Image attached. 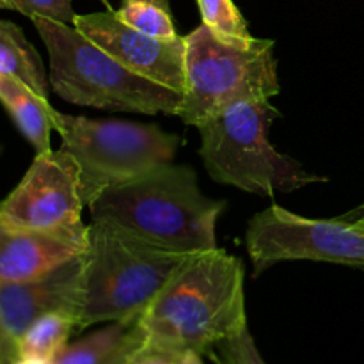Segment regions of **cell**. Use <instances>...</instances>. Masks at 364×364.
<instances>
[{
    "label": "cell",
    "instance_id": "6da1fadb",
    "mask_svg": "<svg viewBox=\"0 0 364 364\" xmlns=\"http://www.w3.org/2000/svg\"><path fill=\"white\" fill-rule=\"evenodd\" d=\"M245 265L224 249L194 252L139 316L132 364H203L217 341L247 327Z\"/></svg>",
    "mask_w": 364,
    "mask_h": 364
},
{
    "label": "cell",
    "instance_id": "7a4b0ae2",
    "mask_svg": "<svg viewBox=\"0 0 364 364\" xmlns=\"http://www.w3.org/2000/svg\"><path fill=\"white\" fill-rule=\"evenodd\" d=\"M226 206L203 194L194 169L171 162L107 188L89 210L92 219L112 220L156 245L201 252L217 247V219Z\"/></svg>",
    "mask_w": 364,
    "mask_h": 364
},
{
    "label": "cell",
    "instance_id": "3957f363",
    "mask_svg": "<svg viewBox=\"0 0 364 364\" xmlns=\"http://www.w3.org/2000/svg\"><path fill=\"white\" fill-rule=\"evenodd\" d=\"M194 252L162 247L134 231L92 219L85 251L84 304L77 331L141 316L173 274Z\"/></svg>",
    "mask_w": 364,
    "mask_h": 364
},
{
    "label": "cell",
    "instance_id": "277c9868",
    "mask_svg": "<svg viewBox=\"0 0 364 364\" xmlns=\"http://www.w3.org/2000/svg\"><path fill=\"white\" fill-rule=\"evenodd\" d=\"M50 57V84L73 105L112 112L178 116L183 92L135 73L75 25L32 20Z\"/></svg>",
    "mask_w": 364,
    "mask_h": 364
},
{
    "label": "cell",
    "instance_id": "5b68a950",
    "mask_svg": "<svg viewBox=\"0 0 364 364\" xmlns=\"http://www.w3.org/2000/svg\"><path fill=\"white\" fill-rule=\"evenodd\" d=\"M277 117L270 98L245 100L196 127L201 135L198 153L210 178L265 198L329 181L270 144L269 130Z\"/></svg>",
    "mask_w": 364,
    "mask_h": 364
},
{
    "label": "cell",
    "instance_id": "8992f818",
    "mask_svg": "<svg viewBox=\"0 0 364 364\" xmlns=\"http://www.w3.org/2000/svg\"><path fill=\"white\" fill-rule=\"evenodd\" d=\"M272 39H224L206 23L185 36V91L178 116L185 124L205 121L245 100L279 95Z\"/></svg>",
    "mask_w": 364,
    "mask_h": 364
},
{
    "label": "cell",
    "instance_id": "52a82bcc",
    "mask_svg": "<svg viewBox=\"0 0 364 364\" xmlns=\"http://www.w3.org/2000/svg\"><path fill=\"white\" fill-rule=\"evenodd\" d=\"M53 130L80 166V196L85 206L103 191L124 183L155 167L171 164L180 135L156 124L119 119H89L52 109Z\"/></svg>",
    "mask_w": 364,
    "mask_h": 364
},
{
    "label": "cell",
    "instance_id": "ba28073f",
    "mask_svg": "<svg viewBox=\"0 0 364 364\" xmlns=\"http://www.w3.org/2000/svg\"><path fill=\"white\" fill-rule=\"evenodd\" d=\"M245 247L255 277L294 259L364 269V220L308 219L272 205L249 220Z\"/></svg>",
    "mask_w": 364,
    "mask_h": 364
},
{
    "label": "cell",
    "instance_id": "9c48e42d",
    "mask_svg": "<svg viewBox=\"0 0 364 364\" xmlns=\"http://www.w3.org/2000/svg\"><path fill=\"white\" fill-rule=\"evenodd\" d=\"M80 166L64 148L38 153L23 180L0 205V231L82 223Z\"/></svg>",
    "mask_w": 364,
    "mask_h": 364
},
{
    "label": "cell",
    "instance_id": "30bf717a",
    "mask_svg": "<svg viewBox=\"0 0 364 364\" xmlns=\"http://www.w3.org/2000/svg\"><path fill=\"white\" fill-rule=\"evenodd\" d=\"M85 252L31 281H0V363L16 364L28 327L48 313L80 318Z\"/></svg>",
    "mask_w": 364,
    "mask_h": 364
},
{
    "label": "cell",
    "instance_id": "8fae6325",
    "mask_svg": "<svg viewBox=\"0 0 364 364\" xmlns=\"http://www.w3.org/2000/svg\"><path fill=\"white\" fill-rule=\"evenodd\" d=\"M75 27L135 73L185 91V36L155 38L130 27L109 9L77 14Z\"/></svg>",
    "mask_w": 364,
    "mask_h": 364
},
{
    "label": "cell",
    "instance_id": "7c38bea8",
    "mask_svg": "<svg viewBox=\"0 0 364 364\" xmlns=\"http://www.w3.org/2000/svg\"><path fill=\"white\" fill-rule=\"evenodd\" d=\"M89 247V226L0 231V281H31L59 269Z\"/></svg>",
    "mask_w": 364,
    "mask_h": 364
},
{
    "label": "cell",
    "instance_id": "4fadbf2b",
    "mask_svg": "<svg viewBox=\"0 0 364 364\" xmlns=\"http://www.w3.org/2000/svg\"><path fill=\"white\" fill-rule=\"evenodd\" d=\"M144 343L139 316L132 320L110 322L75 343L68 345L55 364H132Z\"/></svg>",
    "mask_w": 364,
    "mask_h": 364
},
{
    "label": "cell",
    "instance_id": "5bb4252c",
    "mask_svg": "<svg viewBox=\"0 0 364 364\" xmlns=\"http://www.w3.org/2000/svg\"><path fill=\"white\" fill-rule=\"evenodd\" d=\"M0 102L13 123L38 153L50 151L52 105L23 82L0 75Z\"/></svg>",
    "mask_w": 364,
    "mask_h": 364
},
{
    "label": "cell",
    "instance_id": "9a60e30c",
    "mask_svg": "<svg viewBox=\"0 0 364 364\" xmlns=\"http://www.w3.org/2000/svg\"><path fill=\"white\" fill-rule=\"evenodd\" d=\"M0 75L13 77L48 100L50 77L38 50L13 21H0Z\"/></svg>",
    "mask_w": 364,
    "mask_h": 364
},
{
    "label": "cell",
    "instance_id": "2e32d148",
    "mask_svg": "<svg viewBox=\"0 0 364 364\" xmlns=\"http://www.w3.org/2000/svg\"><path fill=\"white\" fill-rule=\"evenodd\" d=\"M75 331L77 320L71 316L63 313L41 316L21 336L16 364H55Z\"/></svg>",
    "mask_w": 364,
    "mask_h": 364
},
{
    "label": "cell",
    "instance_id": "e0dca14e",
    "mask_svg": "<svg viewBox=\"0 0 364 364\" xmlns=\"http://www.w3.org/2000/svg\"><path fill=\"white\" fill-rule=\"evenodd\" d=\"M117 16L137 31L164 39L178 38L169 0H123Z\"/></svg>",
    "mask_w": 364,
    "mask_h": 364
},
{
    "label": "cell",
    "instance_id": "ac0fdd59",
    "mask_svg": "<svg viewBox=\"0 0 364 364\" xmlns=\"http://www.w3.org/2000/svg\"><path fill=\"white\" fill-rule=\"evenodd\" d=\"M203 23L224 39H249L247 21L233 0H198Z\"/></svg>",
    "mask_w": 364,
    "mask_h": 364
},
{
    "label": "cell",
    "instance_id": "d6986e66",
    "mask_svg": "<svg viewBox=\"0 0 364 364\" xmlns=\"http://www.w3.org/2000/svg\"><path fill=\"white\" fill-rule=\"evenodd\" d=\"M210 361L220 364H263V358L256 348L249 327L217 341L210 354Z\"/></svg>",
    "mask_w": 364,
    "mask_h": 364
},
{
    "label": "cell",
    "instance_id": "ffe728a7",
    "mask_svg": "<svg viewBox=\"0 0 364 364\" xmlns=\"http://www.w3.org/2000/svg\"><path fill=\"white\" fill-rule=\"evenodd\" d=\"M0 7L16 11L31 20L48 18V20L68 25H75V20H77L73 0H0Z\"/></svg>",
    "mask_w": 364,
    "mask_h": 364
},
{
    "label": "cell",
    "instance_id": "44dd1931",
    "mask_svg": "<svg viewBox=\"0 0 364 364\" xmlns=\"http://www.w3.org/2000/svg\"><path fill=\"white\" fill-rule=\"evenodd\" d=\"M341 219L345 220H364V205L358 206V208L350 210V212H347L345 215H341Z\"/></svg>",
    "mask_w": 364,
    "mask_h": 364
},
{
    "label": "cell",
    "instance_id": "7402d4cb",
    "mask_svg": "<svg viewBox=\"0 0 364 364\" xmlns=\"http://www.w3.org/2000/svg\"><path fill=\"white\" fill-rule=\"evenodd\" d=\"M100 2H102L103 6H105L107 9H109V11H114V9H112V6H110V4H109V0H100Z\"/></svg>",
    "mask_w": 364,
    "mask_h": 364
}]
</instances>
